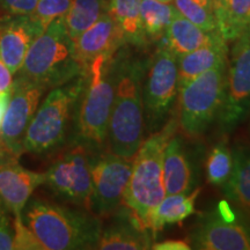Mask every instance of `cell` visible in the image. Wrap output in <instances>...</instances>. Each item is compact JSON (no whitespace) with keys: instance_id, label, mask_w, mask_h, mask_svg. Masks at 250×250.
<instances>
[{"instance_id":"obj_26","label":"cell","mask_w":250,"mask_h":250,"mask_svg":"<svg viewBox=\"0 0 250 250\" xmlns=\"http://www.w3.org/2000/svg\"><path fill=\"white\" fill-rule=\"evenodd\" d=\"M176 12L173 4H166L158 0H143L140 6V23L146 41L164 39Z\"/></svg>"},{"instance_id":"obj_29","label":"cell","mask_w":250,"mask_h":250,"mask_svg":"<svg viewBox=\"0 0 250 250\" xmlns=\"http://www.w3.org/2000/svg\"><path fill=\"white\" fill-rule=\"evenodd\" d=\"M72 2L73 0H39L29 17L39 28L40 33H42L55 20L67 13Z\"/></svg>"},{"instance_id":"obj_22","label":"cell","mask_w":250,"mask_h":250,"mask_svg":"<svg viewBox=\"0 0 250 250\" xmlns=\"http://www.w3.org/2000/svg\"><path fill=\"white\" fill-rule=\"evenodd\" d=\"M146 230L130 223H117L102 230L95 249L101 250H145L151 248Z\"/></svg>"},{"instance_id":"obj_10","label":"cell","mask_w":250,"mask_h":250,"mask_svg":"<svg viewBox=\"0 0 250 250\" xmlns=\"http://www.w3.org/2000/svg\"><path fill=\"white\" fill-rule=\"evenodd\" d=\"M46 90L44 86L17 78L0 130V162L15 161L23 152V138Z\"/></svg>"},{"instance_id":"obj_2","label":"cell","mask_w":250,"mask_h":250,"mask_svg":"<svg viewBox=\"0 0 250 250\" xmlns=\"http://www.w3.org/2000/svg\"><path fill=\"white\" fill-rule=\"evenodd\" d=\"M143 65L134 59L115 62V94L108 127L109 152L133 158L144 142Z\"/></svg>"},{"instance_id":"obj_11","label":"cell","mask_w":250,"mask_h":250,"mask_svg":"<svg viewBox=\"0 0 250 250\" xmlns=\"http://www.w3.org/2000/svg\"><path fill=\"white\" fill-rule=\"evenodd\" d=\"M190 246L201 250H250V220L221 203L201 214L190 233Z\"/></svg>"},{"instance_id":"obj_27","label":"cell","mask_w":250,"mask_h":250,"mask_svg":"<svg viewBox=\"0 0 250 250\" xmlns=\"http://www.w3.org/2000/svg\"><path fill=\"white\" fill-rule=\"evenodd\" d=\"M233 151L228 147L226 139L219 142L206 159V179L214 187L223 188L233 170Z\"/></svg>"},{"instance_id":"obj_21","label":"cell","mask_w":250,"mask_h":250,"mask_svg":"<svg viewBox=\"0 0 250 250\" xmlns=\"http://www.w3.org/2000/svg\"><path fill=\"white\" fill-rule=\"evenodd\" d=\"M233 159L232 174L221 189L229 201L250 215V148L234 149Z\"/></svg>"},{"instance_id":"obj_37","label":"cell","mask_w":250,"mask_h":250,"mask_svg":"<svg viewBox=\"0 0 250 250\" xmlns=\"http://www.w3.org/2000/svg\"><path fill=\"white\" fill-rule=\"evenodd\" d=\"M196 1L199 2V4L203 6H206V7H211L210 0H196Z\"/></svg>"},{"instance_id":"obj_23","label":"cell","mask_w":250,"mask_h":250,"mask_svg":"<svg viewBox=\"0 0 250 250\" xmlns=\"http://www.w3.org/2000/svg\"><path fill=\"white\" fill-rule=\"evenodd\" d=\"M213 14L220 36L227 43L234 42L250 28V0H228Z\"/></svg>"},{"instance_id":"obj_9","label":"cell","mask_w":250,"mask_h":250,"mask_svg":"<svg viewBox=\"0 0 250 250\" xmlns=\"http://www.w3.org/2000/svg\"><path fill=\"white\" fill-rule=\"evenodd\" d=\"M250 111V28L234 41L228 59L224 102L219 126L229 132L239 126Z\"/></svg>"},{"instance_id":"obj_13","label":"cell","mask_w":250,"mask_h":250,"mask_svg":"<svg viewBox=\"0 0 250 250\" xmlns=\"http://www.w3.org/2000/svg\"><path fill=\"white\" fill-rule=\"evenodd\" d=\"M92 160L78 145L56 160L45 173V183L56 195L90 211Z\"/></svg>"},{"instance_id":"obj_20","label":"cell","mask_w":250,"mask_h":250,"mask_svg":"<svg viewBox=\"0 0 250 250\" xmlns=\"http://www.w3.org/2000/svg\"><path fill=\"white\" fill-rule=\"evenodd\" d=\"M201 190L198 188L193 191L166 195L149 215L148 229L159 232L166 226L179 224L195 213V203Z\"/></svg>"},{"instance_id":"obj_18","label":"cell","mask_w":250,"mask_h":250,"mask_svg":"<svg viewBox=\"0 0 250 250\" xmlns=\"http://www.w3.org/2000/svg\"><path fill=\"white\" fill-rule=\"evenodd\" d=\"M164 184L166 195L190 191L193 184L192 167L182 140L173 136L164 153Z\"/></svg>"},{"instance_id":"obj_1","label":"cell","mask_w":250,"mask_h":250,"mask_svg":"<svg viewBox=\"0 0 250 250\" xmlns=\"http://www.w3.org/2000/svg\"><path fill=\"white\" fill-rule=\"evenodd\" d=\"M21 218L43 250L95 249L101 223L88 212L72 210L45 199L31 198Z\"/></svg>"},{"instance_id":"obj_30","label":"cell","mask_w":250,"mask_h":250,"mask_svg":"<svg viewBox=\"0 0 250 250\" xmlns=\"http://www.w3.org/2000/svg\"><path fill=\"white\" fill-rule=\"evenodd\" d=\"M14 248L19 250H43L34 234L30 232L21 218V214H14Z\"/></svg>"},{"instance_id":"obj_38","label":"cell","mask_w":250,"mask_h":250,"mask_svg":"<svg viewBox=\"0 0 250 250\" xmlns=\"http://www.w3.org/2000/svg\"><path fill=\"white\" fill-rule=\"evenodd\" d=\"M158 1L166 2V4H171V2H173V0H158Z\"/></svg>"},{"instance_id":"obj_8","label":"cell","mask_w":250,"mask_h":250,"mask_svg":"<svg viewBox=\"0 0 250 250\" xmlns=\"http://www.w3.org/2000/svg\"><path fill=\"white\" fill-rule=\"evenodd\" d=\"M177 94V56L162 42L153 56L143 88L144 115L149 131L159 130L169 114Z\"/></svg>"},{"instance_id":"obj_24","label":"cell","mask_w":250,"mask_h":250,"mask_svg":"<svg viewBox=\"0 0 250 250\" xmlns=\"http://www.w3.org/2000/svg\"><path fill=\"white\" fill-rule=\"evenodd\" d=\"M143 0H109L108 13L120 27L125 42L143 45L146 42L140 23Z\"/></svg>"},{"instance_id":"obj_19","label":"cell","mask_w":250,"mask_h":250,"mask_svg":"<svg viewBox=\"0 0 250 250\" xmlns=\"http://www.w3.org/2000/svg\"><path fill=\"white\" fill-rule=\"evenodd\" d=\"M220 37L218 31L203 30L176 12L162 40L175 55L181 56L211 44Z\"/></svg>"},{"instance_id":"obj_16","label":"cell","mask_w":250,"mask_h":250,"mask_svg":"<svg viewBox=\"0 0 250 250\" xmlns=\"http://www.w3.org/2000/svg\"><path fill=\"white\" fill-rule=\"evenodd\" d=\"M44 183L45 174L27 169L15 161L0 165V202L7 212L21 214L34 191Z\"/></svg>"},{"instance_id":"obj_4","label":"cell","mask_w":250,"mask_h":250,"mask_svg":"<svg viewBox=\"0 0 250 250\" xmlns=\"http://www.w3.org/2000/svg\"><path fill=\"white\" fill-rule=\"evenodd\" d=\"M85 73L73 54V41L62 18L55 20L35 37L19 70L20 79L55 88Z\"/></svg>"},{"instance_id":"obj_33","label":"cell","mask_w":250,"mask_h":250,"mask_svg":"<svg viewBox=\"0 0 250 250\" xmlns=\"http://www.w3.org/2000/svg\"><path fill=\"white\" fill-rule=\"evenodd\" d=\"M14 74L0 57V93H11L14 83Z\"/></svg>"},{"instance_id":"obj_12","label":"cell","mask_w":250,"mask_h":250,"mask_svg":"<svg viewBox=\"0 0 250 250\" xmlns=\"http://www.w3.org/2000/svg\"><path fill=\"white\" fill-rule=\"evenodd\" d=\"M132 162L133 158H124L111 152L92 161L90 211L99 215H108L123 204Z\"/></svg>"},{"instance_id":"obj_14","label":"cell","mask_w":250,"mask_h":250,"mask_svg":"<svg viewBox=\"0 0 250 250\" xmlns=\"http://www.w3.org/2000/svg\"><path fill=\"white\" fill-rule=\"evenodd\" d=\"M124 42L120 27L107 12L73 41L74 58L86 72L96 57L115 55Z\"/></svg>"},{"instance_id":"obj_35","label":"cell","mask_w":250,"mask_h":250,"mask_svg":"<svg viewBox=\"0 0 250 250\" xmlns=\"http://www.w3.org/2000/svg\"><path fill=\"white\" fill-rule=\"evenodd\" d=\"M9 95L11 93H0V130H1V123L9 101Z\"/></svg>"},{"instance_id":"obj_39","label":"cell","mask_w":250,"mask_h":250,"mask_svg":"<svg viewBox=\"0 0 250 250\" xmlns=\"http://www.w3.org/2000/svg\"><path fill=\"white\" fill-rule=\"evenodd\" d=\"M4 206H2V204H1V202H0V213H1V212H2V210H4Z\"/></svg>"},{"instance_id":"obj_36","label":"cell","mask_w":250,"mask_h":250,"mask_svg":"<svg viewBox=\"0 0 250 250\" xmlns=\"http://www.w3.org/2000/svg\"><path fill=\"white\" fill-rule=\"evenodd\" d=\"M228 0H210V5H211V8H212V12H217L219 11L220 8H223L225 5H226V2Z\"/></svg>"},{"instance_id":"obj_31","label":"cell","mask_w":250,"mask_h":250,"mask_svg":"<svg viewBox=\"0 0 250 250\" xmlns=\"http://www.w3.org/2000/svg\"><path fill=\"white\" fill-rule=\"evenodd\" d=\"M14 248V224L8 218L4 208L0 213V250H13Z\"/></svg>"},{"instance_id":"obj_28","label":"cell","mask_w":250,"mask_h":250,"mask_svg":"<svg viewBox=\"0 0 250 250\" xmlns=\"http://www.w3.org/2000/svg\"><path fill=\"white\" fill-rule=\"evenodd\" d=\"M173 6L179 13L206 31H217L214 14L211 7H206L196 0H173Z\"/></svg>"},{"instance_id":"obj_5","label":"cell","mask_w":250,"mask_h":250,"mask_svg":"<svg viewBox=\"0 0 250 250\" xmlns=\"http://www.w3.org/2000/svg\"><path fill=\"white\" fill-rule=\"evenodd\" d=\"M114 94L115 57L101 55L87 68L86 83L79 99L77 131L83 143L102 147L107 142Z\"/></svg>"},{"instance_id":"obj_32","label":"cell","mask_w":250,"mask_h":250,"mask_svg":"<svg viewBox=\"0 0 250 250\" xmlns=\"http://www.w3.org/2000/svg\"><path fill=\"white\" fill-rule=\"evenodd\" d=\"M39 0H0V7L11 15H30Z\"/></svg>"},{"instance_id":"obj_17","label":"cell","mask_w":250,"mask_h":250,"mask_svg":"<svg viewBox=\"0 0 250 250\" xmlns=\"http://www.w3.org/2000/svg\"><path fill=\"white\" fill-rule=\"evenodd\" d=\"M228 43L223 37L188 54L177 56L180 87L201 76L204 72L228 62Z\"/></svg>"},{"instance_id":"obj_25","label":"cell","mask_w":250,"mask_h":250,"mask_svg":"<svg viewBox=\"0 0 250 250\" xmlns=\"http://www.w3.org/2000/svg\"><path fill=\"white\" fill-rule=\"evenodd\" d=\"M109 0H73L67 13L62 17L65 29L72 41L81 35L108 12Z\"/></svg>"},{"instance_id":"obj_7","label":"cell","mask_w":250,"mask_h":250,"mask_svg":"<svg viewBox=\"0 0 250 250\" xmlns=\"http://www.w3.org/2000/svg\"><path fill=\"white\" fill-rule=\"evenodd\" d=\"M227 64L211 68L180 87L177 125L190 138L201 137L218 118L224 102Z\"/></svg>"},{"instance_id":"obj_34","label":"cell","mask_w":250,"mask_h":250,"mask_svg":"<svg viewBox=\"0 0 250 250\" xmlns=\"http://www.w3.org/2000/svg\"><path fill=\"white\" fill-rule=\"evenodd\" d=\"M151 248L155 250H187L191 249V246L183 240H166V241L154 243Z\"/></svg>"},{"instance_id":"obj_3","label":"cell","mask_w":250,"mask_h":250,"mask_svg":"<svg viewBox=\"0 0 250 250\" xmlns=\"http://www.w3.org/2000/svg\"><path fill=\"white\" fill-rule=\"evenodd\" d=\"M176 126L175 121H170L160 131H154L144 140L133 156L123 204L130 211L133 223L144 230H149V215L166 196L162 169L164 153Z\"/></svg>"},{"instance_id":"obj_6","label":"cell","mask_w":250,"mask_h":250,"mask_svg":"<svg viewBox=\"0 0 250 250\" xmlns=\"http://www.w3.org/2000/svg\"><path fill=\"white\" fill-rule=\"evenodd\" d=\"M86 83V72L52 88L39 105L23 138V152L43 154L58 147L66 137L76 104Z\"/></svg>"},{"instance_id":"obj_15","label":"cell","mask_w":250,"mask_h":250,"mask_svg":"<svg viewBox=\"0 0 250 250\" xmlns=\"http://www.w3.org/2000/svg\"><path fill=\"white\" fill-rule=\"evenodd\" d=\"M29 15H11L0 19V57L9 71L17 74L22 66L28 49L40 35Z\"/></svg>"}]
</instances>
